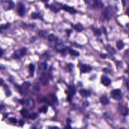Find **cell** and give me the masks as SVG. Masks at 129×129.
Wrapping results in <instances>:
<instances>
[{
  "label": "cell",
  "instance_id": "7a4b0ae2",
  "mask_svg": "<svg viewBox=\"0 0 129 129\" xmlns=\"http://www.w3.org/2000/svg\"><path fill=\"white\" fill-rule=\"evenodd\" d=\"M30 84L29 82H25L20 87V93L22 96H26L29 93V89H30Z\"/></svg>",
  "mask_w": 129,
  "mask_h": 129
},
{
  "label": "cell",
  "instance_id": "d6a6232c",
  "mask_svg": "<svg viewBox=\"0 0 129 129\" xmlns=\"http://www.w3.org/2000/svg\"><path fill=\"white\" fill-rule=\"evenodd\" d=\"M126 86H127V87L128 90L129 91V81H128V80L126 81Z\"/></svg>",
  "mask_w": 129,
  "mask_h": 129
},
{
  "label": "cell",
  "instance_id": "60d3db41",
  "mask_svg": "<svg viewBox=\"0 0 129 129\" xmlns=\"http://www.w3.org/2000/svg\"><path fill=\"white\" fill-rule=\"evenodd\" d=\"M128 57H129V53L128 54Z\"/></svg>",
  "mask_w": 129,
  "mask_h": 129
},
{
  "label": "cell",
  "instance_id": "4fadbf2b",
  "mask_svg": "<svg viewBox=\"0 0 129 129\" xmlns=\"http://www.w3.org/2000/svg\"><path fill=\"white\" fill-rule=\"evenodd\" d=\"M80 94L81 95V96L85 97H89L91 96V92L89 90H85V89H81V90L79 91Z\"/></svg>",
  "mask_w": 129,
  "mask_h": 129
},
{
  "label": "cell",
  "instance_id": "1f68e13d",
  "mask_svg": "<svg viewBox=\"0 0 129 129\" xmlns=\"http://www.w3.org/2000/svg\"><path fill=\"white\" fill-rule=\"evenodd\" d=\"M94 32H95L97 35H100V31H99L98 29H95V30H94Z\"/></svg>",
  "mask_w": 129,
  "mask_h": 129
},
{
  "label": "cell",
  "instance_id": "ba28073f",
  "mask_svg": "<svg viewBox=\"0 0 129 129\" xmlns=\"http://www.w3.org/2000/svg\"><path fill=\"white\" fill-rule=\"evenodd\" d=\"M118 110H119L120 113H121L122 115H124V116L126 115H127L128 112H129L128 108L126 106H119Z\"/></svg>",
  "mask_w": 129,
  "mask_h": 129
},
{
  "label": "cell",
  "instance_id": "74e56055",
  "mask_svg": "<svg viewBox=\"0 0 129 129\" xmlns=\"http://www.w3.org/2000/svg\"><path fill=\"white\" fill-rule=\"evenodd\" d=\"M126 13L129 16V8H128V9L127 10V11H126Z\"/></svg>",
  "mask_w": 129,
  "mask_h": 129
},
{
  "label": "cell",
  "instance_id": "8fae6325",
  "mask_svg": "<svg viewBox=\"0 0 129 129\" xmlns=\"http://www.w3.org/2000/svg\"><path fill=\"white\" fill-rule=\"evenodd\" d=\"M100 101L101 103L103 104V105H108L109 103H110L108 98L105 96H103L101 97L100 99Z\"/></svg>",
  "mask_w": 129,
  "mask_h": 129
},
{
  "label": "cell",
  "instance_id": "277c9868",
  "mask_svg": "<svg viewBox=\"0 0 129 129\" xmlns=\"http://www.w3.org/2000/svg\"><path fill=\"white\" fill-rule=\"evenodd\" d=\"M111 95L113 99L116 100H119L122 97V93L120 89H114L111 92Z\"/></svg>",
  "mask_w": 129,
  "mask_h": 129
},
{
  "label": "cell",
  "instance_id": "3957f363",
  "mask_svg": "<svg viewBox=\"0 0 129 129\" xmlns=\"http://www.w3.org/2000/svg\"><path fill=\"white\" fill-rule=\"evenodd\" d=\"M40 80L42 84L44 85V86H46L47 84L49 83L50 80V76L49 73L47 72L42 73L41 76H40Z\"/></svg>",
  "mask_w": 129,
  "mask_h": 129
},
{
  "label": "cell",
  "instance_id": "83f0119b",
  "mask_svg": "<svg viewBox=\"0 0 129 129\" xmlns=\"http://www.w3.org/2000/svg\"><path fill=\"white\" fill-rule=\"evenodd\" d=\"M10 121H11V123H16L17 122V120L15 118H10Z\"/></svg>",
  "mask_w": 129,
  "mask_h": 129
},
{
  "label": "cell",
  "instance_id": "5bb4252c",
  "mask_svg": "<svg viewBox=\"0 0 129 129\" xmlns=\"http://www.w3.org/2000/svg\"><path fill=\"white\" fill-rule=\"evenodd\" d=\"M103 7V3L100 0H95L93 3V7L95 9H98Z\"/></svg>",
  "mask_w": 129,
  "mask_h": 129
},
{
  "label": "cell",
  "instance_id": "ac0fdd59",
  "mask_svg": "<svg viewBox=\"0 0 129 129\" xmlns=\"http://www.w3.org/2000/svg\"><path fill=\"white\" fill-rule=\"evenodd\" d=\"M116 47H117V48L120 50L122 48H123V47H124V44L123 42L122 41V40H118V42H116Z\"/></svg>",
  "mask_w": 129,
  "mask_h": 129
},
{
  "label": "cell",
  "instance_id": "d6986e66",
  "mask_svg": "<svg viewBox=\"0 0 129 129\" xmlns=\"http://www.w3.org/2000/svg\"><path fill=\"white\" fill-rule=\"evenodd\" d=\"M27 49L26 48H22L20 49V56H24L27 54Z\"/></svg>",
  "mask_w": 129,
  "mask_h": 129
},
{
  "label": "cell",
  "instance_id": "4316f807",
  "mask_svg": "<svg viewBox=\"0 0 129 129\" xmlns=\"http://www.w3.org/2000/svg\"><path fill=\"white\" fill-rule=\"evenodd\" d=\"M13 7H14V4H13V2H11V1L9 2V3H8V9H9V10L12 9Z\"/></svg>",
  "mask_w": 129,
  "mask_h": 129
},
{
  "label": "cell",
  "instance_id": "e0dca14e",
  "mask_svg": "<svg viewBox=\"0 0 129 129\" xmlns=\"http://www.w3.org/2000/svg\"><path fill=\"white\" fill-rule=\"evenodd\" d=\"M74 27L75 30L76 31H78V32H81V31H83V29H84L83 26L82 25L79 24L75 25L74 26Z\"/></svg>",
  "mask_w": 129,
  "mask_h": 129
},
{
  "label": "cell",
  "instance_id": "484cf974",
  "mask_svg": "<svg viewBox=\"0 0 129 129\" xmlns=\"http://www.w3.org/2000/svg\"><path fill=\"white\" fill-rule=\"evenodd\" d=\"M32 17L33 18H34V19H35V18H39L40 17V15L38 14V13H33L32 14Z\"/></svg>",
  "mask_w": 129,
  "mask_h": 129
},
{
  "label": "cell",
  "instance_id": "30bf717a",
  "mask_svg": "<svg viewBox=\"0 0 129 129\" xmlns=\"http://www.w3.org/2000/svg\"><path fill=\"white\" fill-rule=\"evenodd\" d=\"M103 15L108 20H110V18H111V13H110V11L108 8H107L103 11Z\"/></svg>",
  "mask_w": 129,
  "mask_h": 129
},
{
  "label": "cell",
  "instance_id": "52a82bcc",
  "mask_svg": "<svg viewBox=\"0 0 129 129\" xmlns=\"http://www.w3.org/2000/svg\"><path fill=\"white\" fill-rule=\"evenodd\" d=\"M101 83L104 86H108L111 84V80L106 75H103L101 77Z\"/></svg>",
  "mask_w": 129,
  "mask_h": 129
},
{
  "label": "cell",
  "instance_id": "2e32d148",
  "mask_svg": "<svg viewBox=\"0 0 129 129\" xmlns=\"http://www.w3.org/2000/svg\"><path fill=\"white\" fill-rule=\"evenodd\" d=\"M69 53L72 56H79V52H78L76 50H74V49H69Z\"/></svg>",
  "mask_w": 129,
  "mask_h": 129
},
{
  "label": "cell",
  "instance_id": "cb8c5ba5",
  "mask_svg": "<svg viewBox=\"0 0 129 129\" xmlns=\"http://www.w3.org/2000/svg\"><path fill=\"white\" fill-rule=\"evenodd\" d=\"M29 71L32 74L34 72V71H35V66H34V64L31 63V64L29 65Z\"/></svg>",
  "mask_w": 129,
  "mask_h": 129
},
{
  "label": "cell",
  "instance_id": "4dcf8cb0",
  "mask_svg": "<svg viewBox=\"0 0 129 129\" xmlns=\"http://www.w3.org/2000/svg\"><path fill=\"white\" fill-rule=\"evenodd\" d=\"M19 124L21 126H23L24 124H25V121H24V120H20L19 121Z\"/></svg>",
  "mask_w": 129,
  "mask_h": 129
},
{
  "label": "cell",
  "instance_id": "9a60e30c",
  "mask_svg": "<svg viewBox=\"0 0 129 129\" xmlns=\"http://www.w3.org/2000/svg\"><path fill=\"white\" fill-rule=\"evenodd\" d=\"M20 113L21 115H22V116L23 117H24V118H28L29 116V111H27V109H25V108H23V109H22V110H21Z\"/></svg>",
  "mask_w": 129,
  "mask_h": 129
},
{
  "label": "cell",
  "instance_id": "f35d334b",
  "mask_svg": "<svg viewBox=\"0 0 129 129\" xmlns=\"http://www.w3.org/2000/svg\"><path fill=\"white\" fill-rule=\"evenodd\" d=\"M5 69V67L3 66H2V65H0V70H3Z\"/></svg>",
  "mask_w": 129,
  "mask_h": 129
},
{
  "label": "cell",
  "instance_id": "5b68a950",
  "mask_svg": "<svg viewBox=\"0 0 129 129\" xmlns=\"http://www.w3.org/2000/svg\"><path fill=\"white\" fill-rule=\"evenodd\" d=\"M17 11L19 15L20 16H23L25 15V6L23 3H20L18 5L17 7Z\"/></svg>",
  "mask_w": 129,
  "mask_h": 129
},
{
  "label": "cell",
  "instance_id": "e575fe53",
  "mask_svg": "<svg viewBox=\"0 0 129 129\" xmlns=\"http://www.w3.org/2000/svg\"><path fill=\"white\" fill-rule=\"evenodd\" d=\"M3 50H2L0 48V57L2 55H3Z\"/></svg>",
  "mask_w": 129,
  "mask_h": 129
},
{
  "label": "cell",
  "instance_id": "8992f818",
  "mask_svg": "<svg viewBox=\"0 0 129 129\" xmlns=\"http://www.w3.org/2000/svg\"><path fill=\"white\" fill-rule=\"evenodd\" d=\"M75 93H76V88L74 86H72L69 87V94L68 97H67V100L69 101H71L72 97L73 95H74Z\"/></svg>",
  "mask_w": 129,
  "mask_h": 129
},
{
  "label": "cell",
  "instance_id": "ffe728a7",
  "mask_svg": "<svg viewBox=\"0 0 129 129\" xmlns=\"http://www.w3.org/2000/svg\"><path fill=\"white\" fill-rule=\"evenodd\" d=\"M48 110V107L47 106H45V105H44V106H42L41 107V108L39 109V111L40 112H41V113H47V111Z\"/></svg>",
  "mask_w": 129,
  "mask_h": 129
},
{
  "label": "cell",
  "instance_id": "d590c367",
  "mask_svg": "<svg viewBox=\"0 0 129 129\" xmlns=\"http://www.w3.org/2000/svg\"><path fill=\"white\" fill-rule=\"evenodd\" d=\"M3 79H0V86H1L2 84H3Z\"/></svg>",
  "mask_w": 129,
  "mask_h": 129
},
{
  "label": "cell",
  "instance_id": "9c48e42d",
  "mask_svg": "<svg viewBox=\"0 0 129 129\" xmlns=\"http://www.w3.org/2000/svg\"><path fill=\"white\" fill-rule=\"evenodd\" d=\"M62 9L65 10V11L69 12V13H71V14H74V13H76V11L74 8H72V7L66 6V5L63 6V7H62Z\"/></svg>",
  "mask_w": 129,
  "mask_h": 129
},
{
  "label": "cell",
  "instance_id": "603a6c76",
  "mask_svg": "<svg viewBox=\"0 0 129 129\" xmlns=\"http://www.w3.org/2000/svg\"><path fill=\"white\" fill-rule=\"evenodd\" d=\"M107 51L110 52L111 54H114L115 53V51L114 50V49H113V48H112L111 46H108L107 47Z\"/></svg>",
  "mask_w": 129,
  "mask_h": 129
},
{
  "label": "cell",
  "instance_id": "d4e9b609",
  "mask_svg": "<svg viewBox=\"0 0 129 129\" xmlns=\"http://www.w3.org/2000/svg\"><path fill=\"white\" fill-rule=\"evenodd\" d=\"M48 40L49 41H54V40H56V37L54 34H50L49 37H48Z\"/></svg>",
  "mask_w": 129,
  "mask_h": 129
},
{
  "label": "cell",
  "instance_id": "8d00e7d4",
  "mask_svg": "<svg viewBox=\"0 0 129 129\" xmlns=\"http://www.w3.org/2000/svg\"><path fill=\"white\" fill-rule=\"evenodd\" d=\"M49 129H60L57 127H50Z\"/></svg>",
  "mask_w": 129,
  "mask_h": 129
},
{
  "label": "cell",
  "instance_id": "7c38bea8",
  "mask_svg": "<svg viewBox=\"0 0 129 129\" xmlns=\"http://www.w3.org/2000/svg\"><path fill=\"white\" fill-rule=\"evenodd\" d=\"M91 67L89 65H87V64H84L83 66L81 67V72L83 73H88L89 72L91 71Z\"/></svg>",
  "mask_w": 129,
  "mask_h": 129
},
{
  "label": "cell",
  "instance_id": "f1b7e54d",
  "mask_svg": "<svg viewBox=\"0 0 129 129\" xmlns=\"http://www.w3.org/2000/svg\"><path fill=\"white\" fill-rule=\"evenodd\" d=\"M45 34H46V32H44V31H40V32H38V34H39V36H42V37H43V36L45 35Z\"/></svg>",
  "mask_w": 129,
  "mask_h": 129
},
{
  "label": "cell",
  "instance_id": "ab89813d",
  "mask_svg": "<svg viewBox=\"0 0 129 129\" xmlns=\"http://www.w3.org/2000/svg\"><path fill=\"white\" fill-rule=\"evenodd\" d=\"M125 129V128H121V129Z\"/></svg>",
  "mask_w": 129,
  "mask_h": 129
},
{
  "label": "cell",
  "instance_id": "7402d4cb",
  "mask_svg": "<svg viewBox=\"0 0 129 129\" xmlns=\"http://www.w3.org/2000/svg\"><path fill=\"white\" fill-rule=\"evenodd\" d=\"M38 68L41 70H45L47 68V63L45 62L41 63L38 65Z\"/></svg>",
  "mask_w": 129,
  "mask_h": 129
},
{
  "label": "cell",
  "instance_id": "6da1fadb",
  "mask_svg": "<svg viewBox=\"0 0 129 129\" xmlns=\"http://www.w3.org/2000/svg\"><path fill=\"white\" fill-rule=\"evenodd\" d=\"M44 101L50 105H53L57 102V97L54 94H49L44 98Z\"/></svg>",
  "mask_w": 129,
  "mask_h": 129
},
{
  "label": "cell",
  "instance_id": "f546056e",
  "mask_svg": "<svg viewBox=\"0 0 129 129\" xmlns=\"http://www.w3.org/2000/svg\"><path fill=\"white\" fill-rule=\"evenodd\" d=\"M6 94H7V96H11V92H10V89H8V90L6 91Z\"/></svg>",
  "mask_w": 129,
  "mask_h": 129
},
{
  "label": "cell",
  "instance_id": "836d02e7",
  "mask_svg": "<svg viewBox=\"0 0 129 129\" xmlns=\"http://www.w3.org/2000/svg\"><path fill=\"white\" fill-rule=\"evenodd\" d=\"M64 129H71V126L69 125H68L66 126Z\"/></svg>",
  "mask_w": 129,
  "mask_h": 129
},
{
  "label": "cell",
  "instance_id": "44dd1931",
  "mask_svg": "<svg viewBox=\"0 0 129 129\" xmlns=\"http://www.w3.org/2000/svg\"><path fill=\"white\" fill-rule=\"evenodd\" d=\"M38 113H32V114H30V115H29V118H30V119H32V120H35L36 119V118L38 117Z\"/></svg>",
  "mask_w": 129,
  "mask_h": 129
}]
</instances>
